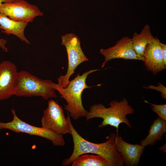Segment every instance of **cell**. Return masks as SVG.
<instances>
[{
	"label": "cell",
	"instance_id": "obj_1",
	"mask_svg": "<svg viewBox=\"0 0 166 166\" xmlns=\"http://www.w3.org/2000/svg\"><path fill=\"white\" fill-rule=\"evenodd\" d=\"M66 118L70 125L73 148L70 156L62 162V166L70 165L78 156L85 153L101 156L107 160L110 166H124L121 154L116 148V135L114 133H113L107 136L106 138L107 140L105 142L100 143H92L85 140L79 134L72 123L69 113Z\"/></svg>",
	"mask_w": 166,
	"mask_h": 166
},
{
	"label": "cell",
	"instance_id": "obj_2",
	"mask_svg": "<svg viewBox=\"0 0 166 166\" xmlns=\"http://www.w3.org/2000/svg\"><path fill=\"white\" fill-rule=\"evenodd\" d=\"M99 70H89L81 75L79 73H77L74 79L70 81L66 88H63L58 83L52 82V87L59 92L61 97L64 99L67 103L66 105H64V109L74 120L85 117L87 111L84 107L82 101L81 96L84 90L101 85L100 84L90 86L87 85L86 82L87 78L90 74Z\"/></svg>",
	"mask_w": 166,
	"mask_h": 166
},
{
	"label": "cell",
	"instance_id": "obj_3",
	"mask_svg": "<svg viewBox=\"0 0 166 166\" xmlns=\"http://www.w3.org/2000/svg\"><path fill=\"white\" fill-rule=\"evenodd\" d=\"M110 107H106L101 103L94 104L91 106L85 117L87 121L95 118L103 119L98 127L103 128L109 125L116 129L117 135H118L119 125L125 124L129 128L132 127L129 120L126 117L127 115L132 114L134 110L129 105L125 98L119 101L114 100L109 103Z\"/></svg>",
	"mask_w": 166,
	"mask_h": 166
},
{
	"label": "cell",
	"instance_id": "obj_4",
	"mask_svg": "<svg viewBox=\"0 0 166 166\" xmlns=\"http://www.w3.org/2000/svg\"><path fill=\"white\" fill-rule=\"evenodd\" d=\"M18 83L15 95L18 97H41L45 100L57 95L49 80H43L28 71L18 72Z\"/></svg>",
	"mask_w": 166,
	"mask_h": 166
},
{
	"label": "cell",
	"instance_id": "obj_5",
	"mask_svg": "<svg viewBox=\"0 0 166 166\" xmlns=\"http://www.w3.org/2000/svg\"><path fill=\"white\" fill-rule=\"evenodd\" d=\"M62 45L66 49L68 58V69L66 73L60 76L57 79L58 84L63 88L68 85L71 76L80 64L89 61L83 52L79 38L73 33L66 34L61 37Z\"/></svg>",
	"mask_w": 166,
	"mask_h": 166
},
{
	"label": "cell",
	"instance_id": "obj_6",
	"mask_svg": "<svg viewBox=\"0 0 166 166\" xmlns=\"http://www.w3.org/2000/svg\"><path fill=\"white\" fill-rule=\"evenodd\" d=\"M13 120L9 122H0V130L8 129L16 133H25L40 136L51 141L56 146H63L65 142L63 135L59 134L43 127L33 126L22 121L17 116L16 111L11 109Z\"/></svg>",
	"mask_w": 166,
	"mask_h": 166
},
{
	"label": "cell",
	"instance_id": "obj_7",
	"mask_svg": "<svg viewBox=\"0 0 166 166\" xmlns=\"http://www.w3.org/2000/svg\"><path fill=\"white\" fill-rule=\"evenodd\" d=\"M41 122L42 127L57 134H71L70 125L61 106L53 99L48 101Z\"/></svg>",
	"mask_w": 166,
	"mask_h": 166
},
{
	"label": "cell",
	"instance_id": "obj_8",
	"mask_svg": "<svg viewBox=\"0 0 166 166\" xmlns=\"http://www.w3.org/2000/svg\"><path fill=\"white\" fill-rule=\"evenodd\" d=\"M0 13L17 22L27 23L33 22L34 18L43 14L36 5L24 0H14L0 5Z\"/></svg>",
	"mask_w": 166,
	"mask_h": 166
},
{
	"label": "cell",
	"instance_id": "obj_9",
	"mask_svg": "<svg viewBox=\"0 0 166 166\" xmlns=\"http://www.w3.org/2000/svg\"><path fill=\"white\" fill-rule=\"evenodd\" d=\"M100 53L104 56L105 60L101 67H104L110 60L115 59L134 60L144 61L143 57L137 55L132 45L131 38L123 37L117 42L113 46L107 49H101Z\"/></svg>",
	"mask_w": 166,
	"mask_h": 166
},
{
	"label": "cell",
	"instance_id": "obj_10",
	"mask_svg": "<svg viewBox=\"0 0 166 166\" xmlns=\"http://www.w3.org/2000/svg\"><path fill=\"white\" fill-rule=\"evenodd\" d=\"M18 83L16 66L9 61L0 63V101L14 95Z\"/></svg>",
	"mask_w": 166,
	"mask_h": 166
},
{
	"label": "cell",
	"instance_id": "obj_11",
	"mask_svg": "<svg viewBox=\"0 0 166 166\" xmlns=\"http://www.w3.org/2000/svg\"><path fill=\"white\" fill-rule=\"evenodd\" d=\"M159 41L157 37L154 38L152 42L146 46L143 55L146 69L155 75L166 68Z\"/></svg>",
	"mask_w": 166,
	"mask_h": 166
},
{
	"label": "cell",
	"instance_id": "obj_12",
	"mask_svg": "<svg viewBox=\"0 0 166 166\" xmlns=\"http://www.w3.org/2000/svg\"><path fill=\"white\" fill-rule=\"evenodd\" d=\"M115 145L121 154L124 165L126 166H137L145 147L141 144H132L125 141L121 136L116 135Z\"/></svg>",
	"mask_w": 166,
	"mask_h": 166
},
{
	"label": "cell",
	"instance_id": "obj_13",
	"mask_svg": "<svg viewBox=\"0 0 166 166\" xmlns=\"http://www.w3.org/2000/svg\"><path fill=\"white\" fill-rule=\"evenodd\" d=\"M28 23L26 22L15 21L5 14L0 13V29L2 30V32L7 35H14L22 41L30 44V42L24 35L25 29Z\"/></svg>",
	"mask_w": 166,
	"mask_h": 166
},
{
	"label": "cell",
	"instance_id": "obj_14",
	"mask_svg": "<svg viewBox=\"0 0 166 166\" xmlns=\"http://www.w3.org/2000/svg\"><path fill=\"white\" fill-rule=\"evenodd\" d=\"M166 132V121L158 117L151 125L148 136L140 141V144L144 147L152 146L157 141L162 140Z\"/></svg>",
	"mask_w": 166,
	"mask_h": 166
},
{
	"label": "cell",
	"instance_id": "obj_15",
	"mask_svg": "<svg viewBox=\"0 0 166 166\" xmlns=\"http://www.w3.org/2000/svg\"><path fill=\"white\" fill-rule=\"evenodd\" d=\"M154 38L150 27L148 24L144 26L139 34L134 33L131 39L133 49L136 54L139 56L143 57L146 46L151 42Z\"/></svg>",
	"mask_w": 166,
	"mask_h": 166
},
{
	"label": "cell",
	"instance_id": "obj_16",
	"mask_svg": "<svg viewBox=\"0 0 166 166\" xmlns=\"http://www.w3.org/2000/svg\"><path fill=\"white\" fill-rule=\"evenodd\" d=\"M71 164L72 166H110L103 156L91 153H85L79 156Z\"/></svg>",
	"mask_w": 166,
	"mask_h": 166
},
{
	"label": "cell",
	"instance_id": "obj_17",
	"mask_svg": "<svg viewBox=\"0 0 166 166\" xmlns=\"http://www.w3.org/2000/svg\"><path fill=\"white\" fill-rule=\"evenodd\" d=\"M144 102L151 105L152 108V111L156 113L158 115V117L166 121V104L156 105L149 103L146 100Z\"/></svg>",
	"mask_w": 166,
	"mask_h": 166
},
{
	"label": "cell",
	"instance_id": "obj_18",
	"mask_svg": "<svg viewBox=\"0 0 166 166\" xmlns=\"http://www.w3.org/2000/svg\"><path fill=\"white\" fill-rule=\"evenodd\" d=\"M143 87L146 89H153L160 92L162 97L164 99H166V87L160 83H158V85L157 86L148 85L147 87L143 86Z\"/></svg>",
	"mask_w": 166,
	"mask_h": 166
},
{
	"label": "cell",
	"instance_id": "obj_19",
	"mask_svg": "<svg viewBox=\"0 0 166 166\" xmlns=\"http://www.w3.org/2000/svg\"><path fill=\"white\" fill-rule=\"evenodd\" d=\"M163 56L164 64L166 66V45L159 42Z\"/></svg>",
	"mask_w": 166,
	"mask_h": 166
},
{
	"label": "cell",
	"instance_id": "obj_20",
	"mask_svg": "<svg viewBox=\"0 0 166 166\" xmlns=\"http://www.w3.org/2000/svg\"><path fill=\"white\" fill-rule=\"evenodd\" d=\"M6 43L7 41L6 40L3 38H0V47L5 52L7 51V49L6 46Z\"/></svg>",
	"mask_w": 166,
	"mask_h": 166
},
{
	"label": "cell",
	"instance_id": "obj_21",
	"mask_svg": "<svg viewBox=\"0 0 166 166\" xmlns=\"http://www.w3.org/2000/svg\"><path fill=\"white\" fill-rule=\"evenodd\" d=\"M14 0H0V5L2 3L10 2Z\"/></svg>",
	"mask_w": 166,
	"mask_h": 166
}]
</instances>
